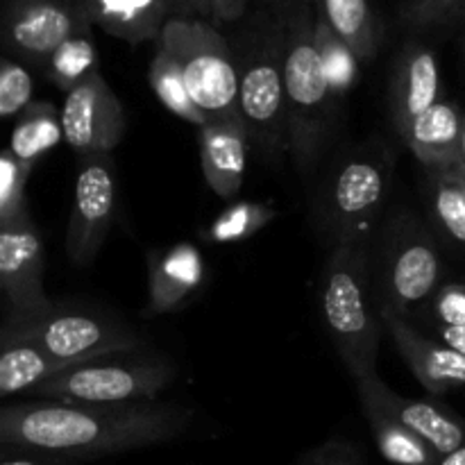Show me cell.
Returning a JSON list of instances; mask_svg holds the SVG:
<instances>
[{
	"mask_svg": "<svg viewBox=\"0 0 465 465\" xmlns=\"http://www.w3.org/2000/svg\"><path fill=\"white\" fill-rule=\"evenodd\" d=\"M465 18V0H402L398 21L409 30H431Z\"/></svg>",
	"mask_w": 465,
	"mask_h": 465,
	"instance_id": "cell-31",
	"label": "cell"
},
{
	"mask_svg": "<svg viewBox=\"0 0 465 465\" xmlns=\"http://www.w3.org/2000/svg\"><path fill=\"white\" fill-rule=\"evenodd\" d=\"M213 23L216 25H230L248 16L250 0H212Z\"/></svg>",
	"mask_w": 465,
	"mask_h": 465,
	"instance_id": "cell-36",
	"label": "cell"
},
{
	"mask_svg": "<svg viewBox=\"0 0 465 465\" xmlns=\"http://www.w3.org/2000/svg\"><path fill=\"white\" fill-rule=\"evenodd\" d=\"M148 80L157 100L168 112L175 114L182 121L195 125L198 130L207 125L209 116L195 104L193 95H191L189 86H186L184 75H182L180 64L159 44H154V57L148 68Z\"/></svg>",
	"mask_w": 465,
	"mask_h": 465,
	"instance_id": "cell-26",
	"label": "cell"
},
{
	"mask_svg": "<svg viewBox=\"0 0 465 465\" xmlns=\"http://www.w3.org/2000/svg\"><path fill=\"white\" fill-rule=\"evenodd\" d=\"M207 282V263L193 243L148 252V304L145 316L175 313L193 302Z\"/></svg>",
	"mask_w": 465,
	"mask_h": 465,
	"instance_id": "cell-15",
	"label": "cell"
},
{
	"mask_svg": "<svg viewBox=\"0 0 465 465\" xmlns=\"http://www.w3.org/2000/svg\"><path fill=\"white\" fill-rule=\"evenodd\" d=\"M439 465H465V445L463 448H459L457 452L448 454V457H440Z\"/></svg>",
	"mask_w": 465,
	"mask_h": 465,
	"instance_id": "cell-39",
	"label": "cell"
},
{
	"mask_svg": "<svg viewBox=\"0 0 465 465\" xmlns=\"http://www.w3.org/2000/svg\"><path fill=\"white\" fill-rule=\"evenodd\" d=\"M64 141L80 157L112 154L127 132V114L100 71L68 91L62 107Z\"/></svg>",
	"mask_w": 465,
	"mask_h": 465,
	"instance_id": "cell-13",
	"label": "cell"
},
{
	"mask_svg": "<svg viewBox=\"0 0 465 465\" xmlns=\"http://www.w3.org/2000/svg\"><path fill=\"white\" fill-rule=\"evenodd\" d=\"M239 112L250 132V143L266 163L286 154V32L275 7L257 9L236 39Z\"/></svg>",
	"mask_w": 465,
	"mask_h": 465,
	"instance_id": "cell-3",
	"label": "cell"
},
{
	"mask_svg": "<svg viewBox=\"0 0 465 465\" xmlns=\"http://www.w3.org/2000/svg\"><path fill=\"white\" fill-rule=\"evenodd\" d=\"M357 386L380 400L404 427H409L413 434L430 443L440 457H448L465 445V420L457 411L440 404L439 400L407 398V395L395 393L377 372L357 380Z\"/></svg>",
	"mask_w": 465,
	"mask_h": 465,
	"instance_id": "cell-17",
	"label": "cell"
},
{
	"mask_svg": "<svg viewBox=\"0 0 465 465\" xmlns=\"http://www.w3.org/2000/svg\"><path fill=\"white\" fill-rule=\"evenodd\" d=\"M0 343H3V350H0V395L5 398L30 393L44 381L53 380L71 368L84 366V363L53 357L30 341L0 336Z\"/></svg>",
	"mask_w": 465,
	"mask_h": 465,
	"instance_id": "cell-22",
	"label": "cell"
},
{
	"mask_svg": "<svg viewBox=\"0 0 465 465\" xmlns=\"http://www.w3.org/2000/svg\"><path fill=\"white\" fill-rule=\"evenodd\" d=\"M457 173H461L465 177V116H463V134H461V145H459V159H457Z\"/></svg>",
	"mask_w": 465,
	"mask_h": 465,
	"instance_id": "cell-40",
	"label": "cell"
},
{
	"mask_svg": "<svg viewBox=\"0 0 465 465\" xmlns=\"http://www.w3.org/2000/svg\"><path fill=\"white\" fill-rule=\"evenodd\" d=\"M0 286L7 322L35 321L57 307L44 291V239L32 218L0 227Z\"/></svg>",
	"mask_w": 465,
	"mask_h": 465,
	"instance_id": "cell-12",
	"label": "cell"
},
{
	"mask_svg": "<svg viewBox=\"0 0 465 465\" xmlns=\"http://www.w3.org/2000/svg\"><path fill=\"white\" fill-rule=\"evenodd\" d=\"M177 368L171 359L157 354L125 352L95 359L84 366L71 368L53 380L32 389L35 400L59 402H154L175 381Z\"/></svg>",
	"mask_w": 465,
	"mask_h": 465,
	"instance_id": "cell-7",
	"label": "cell"
},
{
	"mask_svg": "<svg viewBox=\"0 0 465 465\" xmlns=\"http://www.w3.org/2000/svg\"><path fill=\"white\" fill-rule=\"evenodd\" d=\"M252 3L257 9H268V7H277V5L284 3V0H250V5Z\"/></svg>",
	"mask_w": 465,
	"mask_h": 465,
	"instance_id": "cell-41",
	"label": "cell"
},
{
	"mask_svg": "<svg viewBox=\"0 0 465 465\" xmlns=\"http://www.w3.org/2000/svg\"><path fill=\"white\" fill-rule=\"evenodd\" d=\"M277 218V207L272 203H234L225 212L218 213L212 225L203 232V239L213 245H230L259 234L263 227Z\"/></svg>",
	"mask_w": 465,
	"mask_h": 465,
	"instance_id": "cell-28",
	"label": "cell"
},
{
	"mask_svg": "<svg viewBox=\"0 0 465 465\" xmlns=\"http://www.w3.org/2000/svg\"><path fill=\"white\" fill-rule=\"evenodd\" d=\"M372 239L334 245L321 280L327 334L354 381L377 372L384 325L372 302Z\"/></svg>",
	"mask_w": 465,
	"mask_h": 465,
	"instance_id": "cell-4",
	"label": "cell"
},
{
	"mask_svg": "<svg viewBox=\"0 0 465 465\" xmlns=\"http://www.w3.org/2000/svg\"><path fill=\"white\" fill-rule=\"evenodd\" d=\"M393 168V150L377 139L341 159L321 195V225L331 248L372 239L389 200Z\"/></svg>",
	"mask_w": 465,
	"mask_h": 465,
	"instance_id": "cell-6",
	"label": "cell"
},
{
	"mask_svg": "<svg viewBox=\"0 0 465 465\" xmlns=\"http://www.w3.org/2000/svg\"><path fill=\"white\" fill-rule=\"evenodd\" d=\"M380 316L409 371L427 393L436 398L465 386V354L445 345L443 341L425 336L407 318L391 312H380Z\"/></svg>",
	"mask_w": 465,
	"mask_h": 465,
	"instance_id": "cell-14",
	"label": "cell"
},
{
	"mask_svg": "<svg viewBox=\"0 0 465 465\" xmlns=\"http://www.w3.org/2000/svg\"><path fill=\"white\" fill-rule=\"evenodd\" d=\"M313 7L354 50L359 62L375 59L381 44V27L368 0H313Z\"/></svg>",
	"mask_w": 465,
	"mask_h": 465,
	"instance_id": "cell-23",
	"label": "cell"
},
{
	"mask_svg": "<svg viewBox=\"0 0 465 465\" xmlns=\"http://www.w3.org/2000/svg\"><path fill=\"white\" fill-rule=\"evenodd\" d=\"M95 71H98V50L94 41V23L86 14L77 23L75 30L62 41V45L50 54L41 73L50 84L68 94Z\"/></svg>",
	"mask_w": 465,
	"mask_h": 465,
	"instance_id": "cell-25",
	"label": "cell"
},
{
	"mask_svg": "<svg viewBox=\"0 0 465 465\" xmlns=\"http://www.w3.org/2000/svg\"><path fill=\"white\" fill-rule=\"evenodd\" d=\"M316 45L322 68H325L327 84H330L334 98L343 103L357 84L359 64L361 62L321 14H316Z\"/></svg>",
	"mask_w": 465,
	"mask_h": 465,
	"instance_id": "cell-27",
	"label": "cell"
},
{
	"mask_svg": "<svg viewBox=\"0 0 465 465\" xmlns=\"http://www.w3.org/2000/svg\"><path fill=\"white\" fill-rule=\"evenodd\" d=\"M91 23L130 45L157 41L173 18L168 0H84Z\"/></svg>",
	"mask_w": 465,
	"mask_h": 465,
	"instance_id": "cell-20",
	"label": "cell"
},
{
	"mask_svg": "<svg viewBox=\"0 0 465 465\" xmlns=\"http://www.w3.org/2000/svg\"><path fill=\"white\" fill-rule=\"evenodd\" d=\"M422 313L439 330H443V327H465V284H461V282L440 284V289L427 302Z\"/></svg>",
	"mask_w": 465,
	"mask_h": 465,
	"instance_id": "cell-33",
	"label": "cell"
},
{
	"mask_svg": "<svg viewBox=\"0 0 465 465\" xmlns=\"http://www.w3.org/2000/svg\"><path fill=\"white\" fill-rule=\"evenodd\" d=\"M154 44L177 59L195 104L209 118L239 112V68L230 41L216 23L171 18Z\"/></svg>",
	"mask_w": 465,
	"mask_h": 465,
	"instance_id": "cell-8",
	"label": "cell"
},
{
	"mask_svg": "<svg viewBox=\"0 0 465 465\" xmlns=\"http://www.w3.org/2000/svg\"><path fill=\"white\" fill-rule=\"evenodd\" d=\"M116 216V168L112 154L82 157L66 230V254L86 268L103 250Z\"/></svg>",
	"mask_w": 465,
	"mask_h": 465,
	"instance_id": "cell-11",
	"label": "cell"
},
{
	"mask_svg": "<svg viewBox=\"0 0 465 465\" xmlns=\"http://www.w3.org/2000/svg\"><path fill=\"white\" fill-rule=\"evenodd\" d=\"M443 280V257L427 223L398 209L372 239V293L380 312L413 321Z\"/></svg>",
	"mask_w": 465,
	"mask_h": 465,
	"instance_id": "cell-5",
	"label": "cell"
},
{
	"mask_svg": "<svg viewBox=\"0 0 465 465\" xmlns=\"http://www.w3.org/2000/svg\"><path fill=\"white\" fill-rule=\"evenodd\" d=\"M3 339L30 341L53 357L77 363L143 350V336L123 322L103 313L66 309L59 304L48 316L27 322H7L3 327Z\"/></svg>",
	"mask_w": 465,
	"mask_h": 465,
	"instance_id": "cell-9",
	"label": "cell"
},
{
	"mask_svg": "<svg viewBox=\"0 0 465 465\" xmlns=\"http://www.w3.org/2000/svg\"><path fill=\"white\" fill-rule=\"evenodd\" d=\"M82 16H86L84 0H5L0 21L5 54L44 71Z\"/></svg>",
	"mask_w": 465,
	"mask_h": 465,
	"instance_id": "cell-10",
	"label": "cell"
},
{
	"mask_svg": "<svg viewBox=\"0 0 465 465\" xmlns=\"http://www.w3.org/2000/svg\"><path fill=\"white\" fill-rule=\"evenodd\" d=\"M463 116L465 114L457 103L443 98L400 132V139L425 166L427 175L457 168Z\"/></svg>",
	"mask_w": 465,
	"mask_h": 465,
	"instance_id": "cell-19",
	"label": "cell"
},
{
	"mask_svg": "<svg viewBox=\"0 0 465 465\" xmlns=\"http://www.w3.org/2000/svg\"><path fill=\"white\" fill-rule=\"evenodd\" d=\"M275 9L286 32V154L309 175L331 143L341 100L331 94L318 54L313 0H284Z\"/></svg>",
	"mask_w": 465,
	"mask_h": 465,
	"instance_id": "cell-2",
	"label": "cell"
},
{
	"mask_svg": "<svg viewBox=\"0 0 465 465\" xmlns=\"http://www.w3.org/2000/svg\"><path fill=\"white\" fill-rule=\"evenodd\" d=\"M191 422L189 407L157 400L123 404L30 400L0 409V445L94 461L171 443L186 434Z\"/></svg>",
	"mask_w": 465,
	"mask_h": 465,
	"instance_id": "cell-1",
	"label": "cell"
},
{
	"mask_svg": "<svg viewBox=\"0 0 465 465\" xmlns=\"http://www.w3.org/2000/svg\"><path fill=\"white\" fill-rule=\"evenodd\" d=\"M32 91L35 82L25 64L5 54L0 62V116L16 118L18 114L25 112L35 103Z\"/></svg>",
	"mask_w": 465,
	"mask_h": 465,
	"instance_id": "cell-32",
	"label": "cell"
},
{
	"mask_svg": "<svg viewBox=\"0 0 465 465\" xmlns=\"http://www.w3.org/2000/svg\"><path fill=\"white\" fill-rule=\"evenodd\" d=\"M439 334L445 345L465 354V327H443V330H439Z\"/></svg>",
	"mask_w": 465,
	"mask_h": 465,
	"instance_id": "cell-38",
	"label": "cell"
},
{
	"mask_svg": "<svg viewBox=\"0 0 465 465\" xmlns=\"http://www.w3.org/2000/svg\"><path fill=\"white\" fill-rule=\"evenodd\" d=\"M298 465H368V461L363 450L354 440L336 436L304 454Z\"/></svg>",
	"mask_w": 465,
	"mask_h": 465,
	"instance_id": "cell-34",
	"label": "cell"
},
{
	"mask_svg": "<svg viewBox=\"0 0 465 465\" xmlns=\"http://www.w3.org/2000/svg\"><path fill=\"white\" fill-rule=\"evenodd\" d=\"M35 166L14 157L12 150L0 153V227L30 218L25 204V186Z\"/></svg>",
	"mask_w": 465,
	"mask_h": 465,
	"instance_id": "cell-30",
	"label": "cell"
},
{
	"mask_svg": "<svg viewBox=\"0 0 465 465\" xmlns=\"http://www.w3.org/2000/svg\"><path fill=\"white\" fill-rule=\"evenodd\" d=\"M64 139L62 112L48 100H35L25 112H21L14 123L9 136V150L23 163H36Z\"/></svg>",
	"mask_w": 465,
	"mask_h": 465,
	"instance_id": "cell-24",
	"label": "cell"
},
{
	"mask_svg": "<svg viewBox=\"0 0 465 465\" xmlns=\"http://www.w3.org/2000/svg\"><path fill=\"white\" fill-rule=\"evenodd\" d=\"M359 404L381 457L393 465H439L440 454L404 427L384 404L357 386Z\"/></svg>",
	"mask_w": 465,
	"mask_h": 465,
	"instance_id": "cell-21",
	"label": "cell"
},
{
	"mask_svg": "<svg viewBox=\"0 0 465 465\" xmlns=\"http://www.w3.org/2000/svg\"><path fill=\"white\" fill-rule=\"evenodd\" d=\"M443 100L439 57L431 48L409 41L393 62L389 84V112L395 132H402L420 114Z\"/></svg>",
	"mask_w": 465,
	"mask_h": 465,
	"instance_id": "cell-16",
	"label": "cell"
},
{
	"mask_svg": "<svg viewBox=\"0 0 465 465\" xmlns=\"http://www.w3.org/2000/svg\"><path fill=\"white\" fill-rule=\"evenodd\" d=\"M173 18H203L213 23L212 0H168Z\"/></svg>",
	"mask_w": 465,
	"mask_h": 465,
	"instance_id": "cell-37",
	"label": "cell"
},
{
	"mask_svg": "<svg viewBox=\"0 0 465 465\" xmlns=\"http://www.w3.org/2000/svg\"><path fill=\"white\" fill-rule=\"evenodd\" d=\"M430 204L440 230L465 248V177L457 171L430 175Z\"/></svg>",
	"mask_w": 465,
	"mask_h": 465,
	"instance_id": "cell-29",
	"label": "cell"
},
{
	"mask_svg": "<svg viewBox=\"0 0 465 465\" xmlns=\"http://www.w3.org/2000/svg\"><path fill=\"white\" fill-rule=\"evenodd\" d=\"M71 459L54 457V454L39 452V450L3 448V463L0 465H71Z\"/></svg>",
	"mask_w": 465,
	"mask_h": 465,
	"instance_id": "cell-35",
	"label": "cell"
},
{
	"mask_svg": "<svg viewBox=\"0 0 465 465\" xmlns=\"http://www.w3.org/2000/svg\"><path fill=\"white\" fill-rule=\"evenodd\" d=\"M200 166L209 189L218 198H234L243 186L245 162H248L250 132L241 114L209 118L198 130Z\"/></svg>",
	"mask_w": 465,
	"mask_h": 465,
	"instance_id": "cell-18",
	"label": "cell"
}]
</instances>
